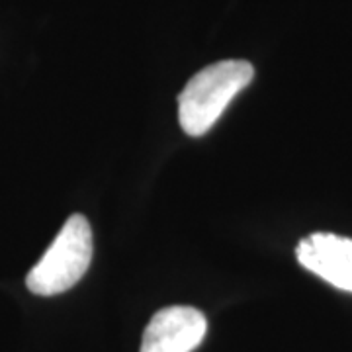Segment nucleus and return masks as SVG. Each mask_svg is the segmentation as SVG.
I'll use <instances>...</instances> for the list:
<instances>
[{
	"instance_id": "nucleus-2",
	"label": "nucleus",
	"mask_w": 352,
	"mask_h": 352,
	"mask_svg": "<svg viewBox=\"0 0 352 352\" xmlns=\"http://www.w3.org/2000/svg\"><path fill=\"white\" fill-rule=\"evenodd\" d=\"M92 261V229L85 215H71L50 249L30 270L25 286L36 296H57L75 286Z\"/></svg>"
},
{
	"instance_id": "nucleus-4",
	"label": "nucleus",
	"mask_w": 352,
	"mask_h": 352,
	"mask_svg": "<svg viewBox=\"0 0 352 352\" xmlns=\"http://www.w3.org/2000/svg\"><path fill=\"white\" fill-rule=\"evenodd\" d=\"M296 256L303 268L331 286L352 292V239L333 233H314L300 241Z\"/></svg>"
},
{
	"instance_id": "nucleus-1",
	"label": "nucleus",
	"mask_w": 352,
	"mask_h": 352,
	"mask_svg": "<svg viewBox=\"0 0 352 352\" xmlns=\"http://www.w3.org/2000/svg\"><path fill=\"white\" fill-rule=\"evenodd\" d=\"M252 76V65L241 59L219 61L196 73L178 96V122L182 129L192 138L204 135Z\"/></svg>"
},
{
	"instance_id": "nucleus-3",
	"label": "nucleus",
	"mask_w": 352,
	"mask_h": 352,
	"mask_svg": "<svg viewBox=\"0 0 352 352\" xmlns=\"http://www.w3.org/2000/svg\"><path fill=\"white\" fill-rule=\"evenodd\" d=\"M206 331L208 321L196 307H164L145 329L141 352H192L201 344Z\"/></svg>"
}]
</instances>
